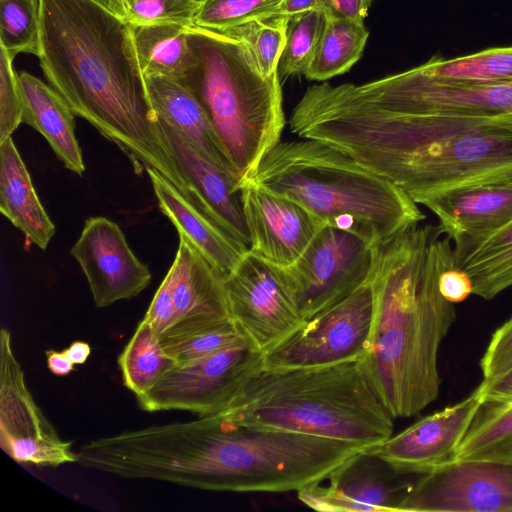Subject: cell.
I'll list each match as a JSON object with an SVG mask.
<instances>
[{
  "label": "cell",
  "mask_w": 512,
  "mask_h": 512,
  "mask_svg": "<svg viewBox=\"0 0 512 512\" xmlns=\"http://www.w3.org/2000/svg\"><path fill=\"white\" fill-rule=\"evenodd\" d=\"M290 130L323 142L389 180L414 202L512 172V114L466 116L390 108L358 85L310 86Z\"/></svg>",
  "instance_id": "obj_1"
},
{
  "label": "cell",
  "mask_w": 512,
  "mask_h": 512,
  "mask_svg": "<svg viewBox=\"0 0 512 512\" xmlns=\"http://www.w3.org/2000/svg\"><path fill=\"white\" fill-rule=\"evenodd\" d=\"M367 447L238 422L224 413L102 437L99 468L210 491H298Z\"/></svg>",
  "instance_id": "obj_2"
},
{
  "label": "cell",
  "mask_w": 512,
  "mask_h": 512,
  "mask_svg": "<svg viewBox=\"0 0 512 512\" xmlns=\"http://www.w3.org/2000/svg\"><path fill=\"white\" fill-rule=\"evenodd\" d=\"M40 1L37 57L50 86L137 172L156 169L193 202L160 131L130 25L99 0Z\"/></svg>",
  "instance_id": "obj_3"
},
{
  "label": "cell",
  "mask_w": 512,
  "mask_h": 512,
  "mask_svg": "<svg viewBox=\"0 0 512 512\" xmlns=\"http://www.w3.org/2000/svg\"><path fill=\"white\" fill-rule=\"evenodd\" d=\"M372 251L374 317L360 362L393 418H407L439 394L438 352L456 318L439 279L455 267L454 246L438 224L419 223Z\"/></svg>",
  "instance_id": "obj_4"
},
{
  "label": "cell",
  "mask_w": 512,
  "mask_h": 512,
  "mask_svg": "<svg viewBox=\"0 0 512 512\" xmlns=\"http://www.w3.org/2000/svg\"><path fill=\"white\" fill-rule=\"evenodd\" d=\"M248 178L294 200L324 226L349 232L372 247L425 219L395 184L313 139L280 140Z\"/></svg>",
  "instance_id": "obj_5"
},
{
  "label": "cell",
  "mask_w": 512,
  "mask_h": 512,
  "mask_svg": "<svg viewBox=\"0 0 512 512\" xmlns=\"http://www.w3.org/2000/svg\"><path fill=\"white\" fill-rule=\"evenodd\" d=\"M224 413L250 425L375 446L392 436L393 416L362 364L262 367Z\"/></svg>",
  "instance_id": "obj_6"
},
{
  "label": "cell",
  "mask_w": 512,
  "mask_h": 512,
  "mask_svg": "<svg viewBox=\"0 0 512 512\" xmlns=\"http://www.w3.org/2000/svg\"><path fill=\"white\" fill-rule=\"evenodd\" d=\"M191 58L175 80L203 107L242 180L280 141L285 127L279 74L265 76L248 47L221 32L191 26Z\"/></svg>",
  "instance_id": "obj_7"
},
{
  "label": "cell",
  "mask_w": 512,
  "mask_h": 512,
  "mask_svg": "<svg viewBox=\"0 0 512 512\" xmlns=\"http://www.w3.org/2000/svg\"><path fill=\"white\" fill-rule=\"evenodd\" d=\"M264 353L249 339L210 356L175 365L144 395L147 412L188 411L198 417L222 412L262 367Z\"/></svg>",
  "instance_id": "obj_8"
},
{
  "label": "cell",
  "mask_w": 512,
  "mask_h": 512,
  "mask_svg": "<svg viewBox=\"0 0 512 512\" xmlns=\"http://www.w3.org/2000/svg\"><path fill=\"white\" fill-rule=\"evenodd\" d=\"M373 317L374 294L367 282L264 353V367L317 368L359 361L369 349Z\"/></svg>",
  "instance_id": "obj_9"
},
{
  "label": "cell",
  "mask_w": 512,
  "mask_h": 512,
  "mask_svg": "<svg viewBox=\"0 0 512 512\" xmlns=\"http://www.w3.org/2000/svg\"><path fill=\"white\" fill-rule=\"evenodd\" d=\"M373 251L363 239L323 226L301 256L284 270L304 321L367 283Z\"/></svg>",
  "instance_id": "obj_10"
},
{
  "label": "cell",
  "mask_w": 512,
  "mask_h": 512,
  "mask_svg": "<svg viewBox=\"0 0 512 512\" xmlns=\"http://www.w3.org/2000/svg\"><path fill=\"white\" fill-rule=\"evenodd\" d=\"M223 285L231 319L263 353L305 322L284 268L250 250L224 277Z\"/></svg>",
  "instance_id": "obj_11"
},
{
  "label": "cell",
  "mask_w": 512,
  "mask_h": 512,
  "mask_svg": "<svg viewBox=\"0 0 512 512\" xmlns=\"http://www.w3.org/2000/svg\"><path fill=\"white\" fill-rule=\"evenodd\" d=\"M72 442L61 439L25 383L11 334L0 332V446L19 464L58 467L77 463Z\"/></svg>",
  "instance_id": "obj_12"
},
{
  "label": "cell",
  "mask_w": 512,
  "mask_h": 512,
  "mask_svg": "<svg viewBox=\"0 0 512 512\" xmlns=\"http://www.w3.org/2000/svg\"><path fill=\"white\" fill-rule=\"evenodd\" d=\"M400 511L512 512V461L444 464L413 483Z\"/></svg>",
  "instance_id": "obj_13"
},
{
  "label": "cell",
  "mask_w": 512,
  "mask_h": 512,
  "mask_svg": "<svg viewBox=\"0 0 512 512\" xmlns=\"http://www.w3.org/2000/svg\"><path fill=\"white\" fill-rule=\"evenodd\" d=\"M358 86L374 100L401 111L466 116L512 114V81L444 83L425 75L417 66Z\"/></svg>",
  "instance_id": "obj_14"
},
{
  "label": "cell",
  "mask_w": 512,
  "mask_h": 512,
  "mask_svg": "<svg viewBox=\"0 0 512 512\" xmlns=\"http://www.w3.org/2000/svg\"><path fill=\"white\" fill-rule=\"evenodd\" d=\"M400 474L365 449L336 468L327 484L306 486L297 497L321 512L400 511L414 483L400 479Z\"/></svg>",
  "instance_id": "obj_15"
},
{
  "label": "cell",
  "mask_w": 512,
  "mask_h": 512,
  "mask_svg": "<svg viewBox=\"0 0 512 512\" xmlns=\"http://www.w3.org/2000/svg\"><path fill=\"white\" fill-rule=\"evenodd\" d=\"M483 398L477 387L460 402L428 415L366 450L404 474L428 473L455 460Z\"/></svg>",
  "instance_id": "obj_16"
},
{
  "label": "cell",
  "mask_w": 512,
  "mask_h": 512,
  "mask_svg": "<svg viewBox=\"0 0 512 512\" xmlns=\"http://www.w3.org/2000/svg\"><path fill=\"white\" fill-rule=\"evenodd\" d=\"M240 194L249 250L276 266L292 265L324 226L294 200L250 178L242 180Z\"/></svg>",
  "instance_id": "obj_17"
},
{
  "label": "cell",
  "mask_w": 512,
  "mask_h": 512,
  "mask_svg": "<svg viewBox=\"0 0 512 512\" xmlns=\"http://www.w3.org/2000/svg\"><path fill=\"white\" fill-rule=\"evenodd\" d=\"M88 281L97 308L131 299L152 274L130 249L120 227L105 217H90L70 251Z\"/></svg>",
  "instance_id": "obj_18"
},
{
  "label": "cell",
  "mask_w": 512,
  "mask_h": 512,
  "mask_svg": "<svg viewBox=\"0 0 512 512\" xmlns=\"http://www.w3.org/2000/svg\"><path fill=\"white\" fill-rule=\"evenodd\" d=\"M174 322L159 338L162 347L231 319L223 275L183 235L171 265Z\"/></svg>",
  "instance_id": "obj_19"
},
{
  "label": "cell",
  "mask_w": 512,
  "mask_h": 512,
  "mask_svg": "<svg viewBox=\"0 0 512 512\" xmlns=\"http://www.w3.org/2000/svg\"><path fill=\"white\" fill-rule=\"evenodd\" d=\"M157 119L165 144L190 185L196 205L250 248L240 194L242 179L216 166L178 130L162 118Z\"/></svg>",
  "instance_id": "obj_20"
},
{
  "label": "cell",
  "mask_w": 512,
  "mask_h": 512,
  "mask_svg": "<svg viewBox=\"0 0 512 512\" xmlns=\"http://www.w3.org/2000/svg\"><path fill=\"white\" fill-rule=\"evenodd\" d=\"M421 205L452 242L488 234L512 221V172L443 190Z\"/></svg>",
  "instance_id": "obj_21"
},
{
  "label": "cell",
  "mask_w": 512,
  "mask_h": 512,
  "mask_svg": "<svg viewBox=\"0 0 512 512\" xmlns=\"http://www.w3.org/2000/svg\"><path fill=\"white\" fill-rule=\"evenodd\" d=\"M159 208L225 277L240 262L249 248L217 224L207 213L186 198L169 180L153 168L145 169Z\"/></svg>",
  "instance_id": "obj_22"
},
{
  "label": "cell",
  "mask_w": 512,
  "mask_h": 512,
  "mask_svg": "<svg viewBox=\"0 0 512 512\" xmlns=\"http://www.w3.org/2000/svg\"><path fill=\"white\" fill-rule=\"evenodd\" d=\"M145 80L156 115L183 134L216 166L241 178L203 107L191 91L169 77L146 76Z\"/></svg>",
  "instance_id": "obj_23"
},
{
  "label": "cell",
  "mask_w": 512,
  "mask_h": 512,
  "mask_svg": "<svg viewBox=\"0 0 512 512\" xmlns=\"http://www.w3.org/2000/svg\"><path fill=\"white\" fill-rule=\"evenodd\" d=\"M18 78L22 123L42 134L64 166L81 176L85 166L75 136V114L70 106L52 86L36 76L23 71Z\"/></svg>",
  "instance_id": "obj_24"
},
{
  "label": "cell",
  "mask_w": 512,
  "mask_h": 512,
  "mask_svg": "<svg viewBox=\"0 0 512 512\" xmlns=\"http://www.w3.org/2000/svg\"><path fill=\"white\" fill-rule=\"evenodd\" d=\"M0 211L29 242L43 250L47 248L55 226L11 136L0 142Z\"/></svg>",
  "instance_id": "obj_25"
},
{
  "label": "cell",
  "mask_w": 512,
  "mask_h": 512,
  "mask_svg": "<svg viewBox=\"0 0 512 512\" xmlns=\"http://www.w3.org/2000/svg\"><path fill=\"white\" fill-rule=\"evenodd\" d=\"M455 267L473 284V294L491 300L512 287V221L477 237L453 241Z\"/></svg>",
  "instance_id": "obj_26"
},
{
  "label": "cell",
  "mask_w": 512,
  "mask_h": 512,
  "mask_svg": "<svg viewBox=\"0 0 512 512\" xmlns=\"http://www.w3.org/2000/svg\"><path fill=\"white\" fill-rule=\"evenodd\" d=\"M190 27L183 23L130 25L139 65L145 77L176 79L182 74L191 58L188 44Z\"/></svg>",
  "instance_id": "obj_27"
},
{
  "label": "cell",
  "mask_w": 512,
  "mask_h": 512,
  "mask_svg": "<svg viewBox=\"0 0 512 512\" xmlns=\"http://www.w3.org/2000/svg\"><path fill=\"white\" fill-rule=\"evenodd\" d=\"M369 31L362 22L325 14V23L304 74L325 81L347 72L362 56Z\"/></svg>",
  "instance_id": "obj_28"
},
{
  "label": "cell",
  "mask_w": 512,
  "mask_h": 512,
  "mask_svg": "<svg viewBox=\"0 0 512 512\" xmlns=\"http://www.w3.org/2000/svg\"><path fill=\"white\" fill-rule=\"evenodd\" d=\"M118 365L124 386L138 398L147 393L176 362L165 352L154 329L143 318L118 356Z\"/></svg>",
  "instance_id": "obj_29"
},
{
  "label": "cell",
  "mask_w": 512,
  "mask_h": 512,
  "mask_svg": "<svg viewBox=\"0 0 512 512\" xmlns=\"http://www.w3.org/2000/svg\"><path fill=\"white\" fill-rule=\"evenodd\" d=\"M418 67L425 75L444 83L511 82L512 46L489 48L451 59L434 56Z\"/></svg>",
  "instance_id": "obj_30"
},
{
  "label": "cell",
  "mask_w": 512,
  "mask_h": 512,
  "mask_svg": "<svg viewBox=\"0 0 512 512\" xmlns=\"http://www.w3.org/2000/svg\"><path fill=\"white\" fill-rule=\"evenodd\" d=\"M512 461V402L482 404L455 456Z\"/></svg>",
  "instance_id": "obj_31"
},
{
  "label": "cell",
  "mask_w": 512,
  "mask_h": 512,
  "mask_svg": "<svg viewBox=\"0 0 512 512\" xmlns=\"http://www.w3.org/2000/svg\"><path fill=\"white\" fill-rule=\"evenodd\" d=\"M40 27V0H0V46L13 59L19 53L37 56Z\"/></svg>",
  "instance_id": "obj_32"
},
{
  "label": "cell",
  "mask_w": 512,
  "mask_h": 512,
  "mask_svg": "<svg viewBox=\"0 0 512 512\" xmlns=\"http://www.w3.org/2000/svg\"><path fill=\"white\" fill-rule=\"evenodd\" d=\"M289 18L271 16L252 19L221 33L244 43L265 76L278 72Z\"/></svg>",
  "instance_id": "obj_33"
},
{
  "label": "cell",
  "mask_w": 512,
  "mask_h": 512,
  "mask_svg": "<svg viewBox=\"0 0 512 512\" xmlns=\"http://www.w3.org/2000/svg\"><path fill=\"white\" fill-rule=\"evenodd\" d=\"M325 23L322 9L293 17L287 23L286 39L279 61V76L304 75L312 59Z\"/></svg>",
  "instance_id": "obj_34"
},
{
  "label": "cell",
  "mask_w": 512,
  "mask_h": 512,
  "mask_svg": "<svg viewBox=\"0 0 512 512\" xmlns=\"http://www.w3.org/2000/svg\"><path fill=\"white\" fill-rule=\"evenodd\" d=\"M102 4L129 25L183 23L192 26L201 3L195 0H108Z\"/></svg>",
  "instance_id": "obj_35"
},
{
  "label": "cell",
  "mask_w": 512,
  "mask_h": 512,
  "mask_svg": "<svg viewBox=\"0 0 512 512\" xmlns=\"http://www.w3.org/2000/svg\"><path fill=\"white\" fill-rule=\"evenodd\" d=\"M246 339L233 320L228 319L163 349L175 360L176 365H180L210 356Z\"/></svg>",
  "instance_id": "obj_36"
},
{
  "label": "cell",
  "mask_w": 512,
  "mask_h": 512,
  "mask_svg": "<svg viewBox=\"0 0 512 512\" xmlns=\"http://www.w3.org/2000/svg\"><path fill=\"white\" fill-rule=\"evenodd\" d=\"M277 0H204L193 25L222 32L252 19L264 18Z\"/></svg>",
  "instance_id": "obj_37"
},
{
  "label": "cell",
  "mask_w": 512,
  "mask_h": 512,
  "mask_svg": "<svg viewBox=\"0 0 512 512\" xmlns=\"http://www.w3.org/2000/svg\"><path fill=\"white\" fill-rule=\"evenodd\" d=\"M23 105L13 58L0 46V142L22 123Z\"/></svg>",
  "instance_id": "obj_38"
},
{
  "label": "cell",
  "mask_w": 512,
  "mask_h": 512,
  "mask_svg": "<svg viewBox=\"0 0 512 512\" xmlns=\"http://www.w3.org/2000/svg\"><path fill=\"white\" fill-rule=\"evenodd\" d=\"M480 366L483 379L495 377L512 367V316L492 334Z\"/></svg>",
  "instance_id": "obj_39"
},
{
  "label": "cell",
  "mask_w": 512,
  "mask_h": 512,
  "mask_svg": "<svg viewBox=\"0 0 512 512\" xmlns=\"http://www.w3.org/2000/svg\"><path fill=\"white\" fill-rule=\"evenodd\" d=\"M172 286L173 270L170 267L144 316L154 329L158 338L163 336L174 322L175 306Z\"/></svg>",
  "instance_id": "obj_40"
},
{
  "label": "cell",
  "mask_w": 512,
  "mask_h": 512,
  "mask_svg": "<svg viewBox=\"0 0 512 512\" xmlns=\"http://www.w3.org/2000/svg\"><path fill=\"white\" fill-rule=\"evenodd\" d=\"M439 290L446 300L455 304L464 301L473 294V284L467 273L453 267L441 274Z\"/></svg>",
  "instance_id": "obj_41"
},
{
  "label": "cell",
  "mask_w": 512,
  "mask_h": 512,
  "mask_svg": "<svg viewBox=\"0 0 512 512\" xmlns=\"http://www.w3.org/2000/svg\"><path fill=\"white\" fill-rule=\"evenodd\" d=\"M478 388L483 404L512 402V367L495 377L483 379Z\"/></svg>",
  "instance_id": "obj_42"
},
{
  "label": "cell",
  "mask_w": 512,
  "mask_h": 512,
  "mask_svg": "<svg viewBox=\"0 0 512 512\" xmlns=\"http://www.w3.org/2000/svg\"><path fill=\"white\" fill-rule=\"evenodd\" d=\"M373 0H321L325 14L364 23Z\"/></svg>",
  "instance_id": "obj_43"
},
{
  "label": "cell",
  "mask_w": 512,
  "mask_h": 512,
  "mask_svg": "<svg viewBox=\"0 0 512 512\" xmlns=\"http://www.w3.org/2000/svg\"><path fill=\"white\" fill-rule=\"evenodd\" d=\"M315 9H321V0H277L264 18L271 16L290 18Z\"/></svg>",
  "instance_id": "obj_44"
},
{
  "label": "cell",
  "mask_w": 512,
  "mask_h": 512,
  "mask_svg": "<svg viewBox=\"0 0 512 512\" xmlns=\"http://www.w3.org/2000/svg\"><path fill=\"white\" fill-rule=\"evenodd\" d=\"M45 354L47 367L54 375L67 376L74 370L75 364L68 358L64 350H47Z\"/></svg>",
  "instance_id": "obj_45"
},
{
  "label": "cell",
  "mask_w": 512,
  "mask_h": 512,
  "mask_svg": "<svg viewBox=\"0 0 512 512\" xmlns=\"http://www.w3.org/2000/svg\"><path fill=\"white\" fill-rule=\"evenodd\" d=\"M64 352L75 365H81L88 360L91 347L87 342L78 340L72 342Z\"/></svg>",
  "instance_id": "obj_46"
},
{
  "label": "cell",
  "mask_w": 512,
  "mask_h": 512,
  "mask_svg": "<svg viewBox=\"0 0 512 512\" xmlns=\"http://www.w3.org/2000/svg\"><path fill=\"white\" fill-rule=\"evenodd\" d=\"M99 1H100L101 3H105V2H107L108 0H99ZM195 1H197V2H200V3H201V2H203L204 0H195Z\"/></svg>",
  "instance_id": "obj_47"
}]
</instances>
